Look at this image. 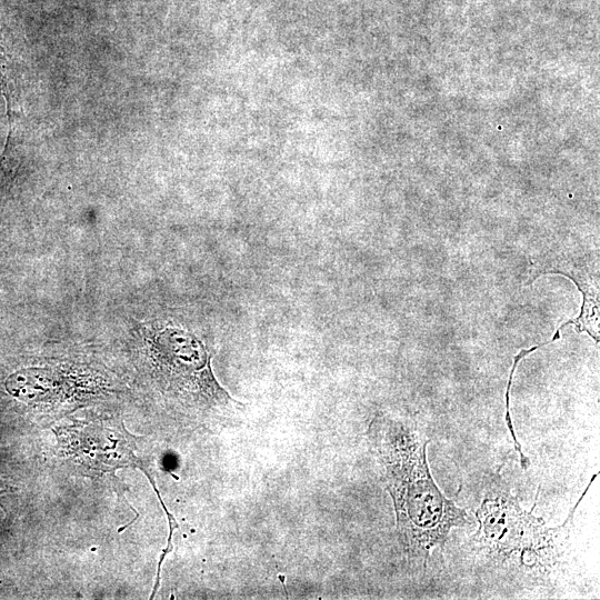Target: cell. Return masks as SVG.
Masks as SVG:
<instances>
[{"mask_svg":"<svg viewBox=\"0 0 600 600\" xmlns=\"http://www.w3.org/2000/svg\"><path fill=\"white\" fill-rule=\"evenodd\" d=\"M368 434L393 501L402 549L409 560L427 566L432 550L442 549L451 529L464 526L468 514L436 484L427 460L430 440L418 424L376 417Z\"/></svg>","mask_w":600,"mask_h":600,"instance_id":"cell-1","label":"cell"},{"mask_svg":"<svg viewBox=\"0 0 600 600\" xmlns=\"http://www.w3.org/2000/svg\"><path fill=\"white\" fill-rule=\"evenodd\" d=\"M588 487L564 523L548 528L543 519L536 517L532 510H523L508 488L496 484L487 491L477 510L479 528L472 541L480 551L498 560L544 572L557 559L556 540L571 524L576 508L587 493Z\"/></svg>","mask_w":600,"mask_h":600,"instance_id":"cell-2","label":"cell"},{"mask_svg":"<svg viewBox=\"0 0 600 600\" xmlns=\"http://www.w3.org/2000/svg\"><path fill=\"white\" fill-rule=\"evenodd\" d=\"M150 358L163 388L189 407L229 418L240 402L218 382L211 356L203 342L188 330L157 326L149 337Z\"/></svg>","mask_w":600,"mask_h":600,"instance_id":"cell-3","label":"cell"},{"mask_svg":"<svg viewBox=\"0 0 600 600\" xmlns=\"http://www.w3.org/2000/svg\"><path fill=\"white\" fill-rule=\"evenodd\" d=\"M56 433L66 456L86 471L113 473L122 468L140 469L152 483L168 520L173 519L160 498L147 462L136 456L137 437L121 421L77 422L59 428Z\"/></svg>","mask_w":600,"mask_h":600,"instance_id":"cell-4","label":"cell"},{"mask_svg":"<svg viewBox=\"0 0 600 600\" xmlns=\"http://www.w3.org/2000/svg\"><path fill=\"white\" fill-rule=\"evenodd\" d=\"M541 346H536V347L530 348L529 350H522L518 356L514 357V361H513V366H512V369H511V372H510V376H509V382H508L507 392H506V400H507L506 421H507V426L509 428V431L511 433V437L513 439L516 449H517V451H518V453L520 456V461H521V466H522L523 469L528 468L529 460L521 451V447H520V444H519V442L517 440V437H516V433H514V430H513V427H512V423H511V417H510V411H509V392H510V387H511V383H512V377H513V373H514V370L517 368V364H518L519 360L522 357H524L526 354L537 350Z\"/></svg>","mask_w":600,"mask_h":600,"instance_id":"cell-5","label":"cell"},{"mask_svg":"<svg viewBox=\"0 0 600 600\" xmlns=\"http://www.w3.org/2000/svg\"><path fill=\"white\" fill-rule=\"evenodd\" d=\"M0 97H4L7 101L9 102L7 64H6V57L1 47H0Z\"/></svg>","mask_w":600,"mask_h":600,"instance_id":"cell-6","label":"cell"},{"mask_svg":"<svg viewBox=\"0 0 600 600\" xmlns=\"http://www.w3.org/2000/svg\"><path fill=\"white\" fill-rule=\"evenodd\" d=\"M1 506V504H0Z\"/></svg>","mask_w":600,"mask_h":600,"instance_id":"cell-7","label":"cell"}]
</instances>
